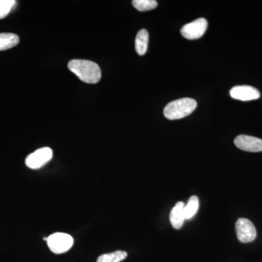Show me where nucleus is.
Masks as SVG:
<instances>
[{
  "label": "nucleus",
  "mask_w": 262,
  "mask_h": 262,
  "mask_svg": "<svg viewBox=\"0 0 262 262\" xmlns=\"http://www.w3.org/2000/svg\"><path fill=\"white\" fill-rule=\"evenodd\" d=\"M68 68L85 83L96 84L101 80V69L94 62L87 60H72L69 62Z\"/></svg>",
  "instance_id": "1"
},
{
  "label": "nucleus",
  "mask_w": 262,
  "mask_h": 262,
  "mask_svg": "<svg viewBox=\"0 0 262 262\" xmlns=\"http://www.w3.org/2000/svg\"><path fill=\"white\" fill-rule=\"evenodd\" d=\"M127 253L123 251L105 253L98 258L97 262H120L127 258Z\"/></svg>",
  "instance_id": "13"
},
{
  "label": "nucleus",
  "mask_w": 262,
  "mask_h": 262,
  "mask_svg": "<svg viewBox=\"0 0 262 262\" xmlns=\"http://www.w3.org/2000/svg\"><path fill=\"white\" fill-rule=\"evenodd\" d=\"M234 144L238 149L251 152L262 151V139L253 136L239 135L234 139Z\"/></svg>",
  "instance_id": "7"
},
{
  "label": "nucleus",
  "mask_w": 262,
  "mask_h": 262,
  "mask_svg": "<svg viewBox=\"0 0 262 262\" xmlns=\"http://www.w3.org/2000/svg\"><path fill=\"white\" fill-rule=\"evenodd\" d=\"M184 204L183 202H178L173 207L170 213V222L174 229L182 228L184 221L186 220Z\"/></svg>",
  "instance_id": "9"
},
{
  "label": "nucleus",
  "mask_w": 262,
  "mask_h": 262,
  "mask_svg": "<svg viewBox=\"0 0 262 262\" xmlns=\"http://www.w3.org/2000/svg\"><path fill=\"white\" fill-rule=\"evenodd\" d=\"M16 5L15 0H0V19L5 18Z\"/></svg>",
  "instance_id": "15"
},
{
  "label": "nucleus",
  "mask_w": 262,
  "mask_h": 262,
  "mask_svg": "<svg viewBox=\"0 0 262 262\" xmlns=\"http://www.w3.org/2000/svg\"><path fill=\"white\" fill-rule=\"evenodd\" d=\"M208 28V21L205 18H198L183 27L181 33L188 39H199L204 35Z\"/></svg>",
  "instance_id": "6"
},
{
  "label": "nucleus",
  "mask_w": 262,
  "mask_h": 262,
  "mask_svg": "<svg viewBox=\"0 0 262 262\" xmlns=\"http://www.w3.org/2000/svg\"><path fill=\"white\" fill-rule=\"evenodd\" d=\"M196 107L195 100L183 98L169 103L164 108L163 113L168 120H179L192 114Z\"/></svg>",
  "instance_id": "2"
},
{
  "label": "nucleus",
  "mask_w": 262,
  "mask_h": 262,
  "mask_svg": "<svg viewBox=\"0 0 262 262\" xmlns=\"http://www.w3.org/2000/svg\"><path fill=\"white\" fill-rule=\"evenodd\" d=\"M237 239L241 243L247 244L254 241L256 237V229L252 222L248 219L239 218L235 225Z\"/></svg>",
  "instance_id": "4"
},
{
  "label": "nucleus",
  "mask_w": 262,
  "mask_h": 262,
  "mask_svg": "<svg viewBox=\"0 0 262 262\" xmlns=\"http://www.w3.org/2000/svg\"><path fill=\"white\" fill-rule=\"evenodd\" d=\"M19 42V37L13 33H0V51H6L15 47Z\"/></svg>",
  "instance_id": "11"
},
{
  "label": "nucleus",
  "mask_w": 262,
  "mask_h": 262,
  "mask_svg": "<svg viewBox=\"0 0 262 262\" xmlns=\"http://www.w3.org/2000/svg\"><path fill=\"white\" fill-rule=\"evenodd\" d=\"M132 4L136 9L141 12L155 9L158 6V3L155 0H134Z\"/></svg>",
  "instance_id": "14"
},
{
  "label": "nucleus",
  "mask_w": 262,
  "mask_h": 262,
  "mask_svg": "<svg viewBox=\"0 0 262 262\" xmlns=\"http://www.w3.org/2000/svg\"><path fill=\"white\" fill-rule=\"evenodd\" d=\"M47 244L52 252L61 254L70 251L73 246L74 239L70 234L56 232L48 237Z\"/></svg>",
  "instance_id": "3"
},
{
  "label": "nucleus",
  "mask_w": 262,
  "mask_h": 262,
  "mask_svg": "<svg viewBox=\"0 0 262 262\" xmlns=\"http://www.w3.org/2000/svg\"><path fill=\"white\" fill-rule=\"evenodd\" d=\"M53 158V150L49 147H43L36 150L26 158L25 163L28 168L39 169L46 165Z\"/></svg>",
  "instance_id": "5"
},
{
  "label": "nucleus",
  "mask_w": 262,
  "mask_h": 262,
  "mask_svg": "<svg viewBox=\"0 0 262 262\" xmlns=\"http://www.w3.org/2000/svg\"><path fill=\"white\" fill-rule=\"evenodd\" d=\"M231 97L239 101H248L258 99L260 93L257 89L248 85L235 86L230 91Z\"/></svg>",
  "instance_id": "8"
},
{
  "label": "nucleus",
  "mask_w": 262,
  "mask_h": 262,
  "mask_svg": "<svg viewBox=\"0 0 262 262\" xmlns=\"http://www.w3.org/2000/svg\"><path fill=\"white\" fill-rule=\"evenodd\" d=\"M199 198L196 195H193L189 198L187 205L184 207L186 220H189L193 218L199 209Z\"/></svg>",
  "instance_id": "12"
},
{
  "label": "nucleus",
  "mask_w": 262,
  "mask_h": 262,
  "mask_svg": "<svg viewBox=\"0 0 262 262\" xmlns=\"http://www.w3.org/2000/svg\"><path fill=\"white\" fill-rule=\"evenodd\" d=\"M149 44V33L146 29H141L136 37L135 48L139 56H144L147 51Z\"/></svg>",
  "instance_id": "10"
}]
</instances>
